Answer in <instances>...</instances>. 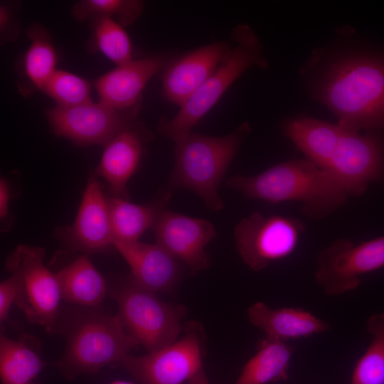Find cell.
Listing matches in <instances>:
<instances>
[{
	"label": "cell",
	"mask_w": 384,
	"mask_h": 384,
	"mask_svg": "<svg viewBox=\"0 0 384 384\" xmlns=\"http://www.w3.org/2000/svg\"><path fill=\"white\" fill-rule=\"evenodd\" d=\"M226 183L248 198L300 202L302 213L311 220L327 217L349 197L330 173L306 158L277 164L255 176L235 175Z\"/></svg>",
	"instance_id": "obj_1"
},
{
	"label": "cell",
	"mask_w": 384,
	"mask_h": 384,
	"mask_svg": "<svg viewBox=\"0 0 384 384\" xmlns=\"http://www.w3.org/2000/svg\"><path fill=\"white\" fill-rule=\"evenodd\" d=\"M316 95L352 131L384 128V61L348 56L334 62L320 80Z\"/></svg>",
	"instance_id": "obj_2"
},
{
	"label": "cell",
	"mask_w": 384,
	"mask_h": 384,
	"mask_svg": "<svg viewBox=\"0 0 384 384\" xmlns=\"http://www.w3.org/2000/svg\"><path fill=\"white\" fill-rule=\"evenodd\" d=\"M251 130L250 123L245 122L221 137L191 133L175 144V163L169 184L175 188L196 193L208 209L221 210L224 202L218 195V188Z\"/></svg>",
	"instance_id": "obj_3"
},
{
	"label": "cell",
	"mask_w": 384,
	"mask_h": 384,
	"mask_svg": "<svg viewBox=\"0 0 384 384\" xmlns=\"http://www.w3.org/2000/svg\"><path fill=\"white\" fill-rule=\"evenodd\" d=\"M231 46L211 75L180 106L171 119L162 117L158 131L175 144L183 141L195 125L217 103L230 86L247 69H266L268 63L261 43L247 25L236 26Z\"/></svg>",
	"instance_id": "obj_4"
},
{
	"label": "cell",
	"mask_w": 384,
	"mask_h": 384,
	"mask_svg": "<svg viewBox=\"0 0 384 384\" xmlns=\"http://www.w3.org/2000/svg\"><path fill=\"white\" fill-rule=\"evenodd\" d=\"M61 329L65 349L56 366L69 380L95 374L110 363L117 364L139 345L117 314H107L95 308L78 311Z\"/></svg>",
	"instance_id": "obj_5"
},
{
	"label": "cell",
	"mask_w": 384,
	"mask_h": 384,
	"mask_svg": "<svg viewBox=\"0 0 384 384\" xmlns=\"http://www.w3.org/2000/svg\"><path fill=\"white\" fill-rule=\"evenodd\" d=\"M156 293L136 284L128 276L114 284L110 294L117 303V316L127 331L148 353L178 338L186 308L160 299Z\"/></svg>",
	"instance_id": "obj_6"
},
{
	"label": "cell",
	"mask_w": 384,
	"mask_h": 384,
	"mask_svg": "<svg viewBox=\"0 0 384 384\" xmlns=\"http://www.w3.org/2000/svg\"><path fill=\"white\" fill-rule=\"evenodd\" d=\"M44 257L43 248L20 245L8 256L6 267L17 279L16 306L30 323L51 333L60 318L62 297L56 274L45 265Z\"/></svg>",
	"instance_id": "obj_7"
},
{
	"label": "cell",
	"mask_w": 384,
	"mask_h": 384,
	"mask_svg": "<svg viewBox=\"0 0 384 384\" xmlns=\"http://www.w3.org/2000/svg\"><path fill=\"white\" fill-rule=\"evenodd\" d=\"M183 330L172 343L144 356L128 354L117 365L141 384H188L203 368L204 340L197 322L183 324Z\"/></svg>",
	"instance_id": "obj_8"
},
{
	"label": "cell",
	"mask_w": 384,
	"mask_h": 384,
	"mask_svg": "<svg viewBox=\"0 0 384 384\" xmlns=\"http://www.w3.org/2000/svg\"><path fill=\"white\" fill-rule=\"evenodd\" d=\"M304 230V225L296 218L266 216L255 211L238 223L234 237L242 261L259 272L292 255Z\"/></svg>",
	"instance_id": "obj_9"
},
{
	"label": "cell",
	"mask_w": 384,
	"mask_h": 384,
	"mask_svg": "<svg viewBox=\"0 0 384 384\" xmlns=\"http://www.w3.org/2000/svg\"><path fill=\"white\" fill-rule=\"evenodd\" d=\"M315 279L329 296L356 289L361 276L384 267V236L355 245L341 238L317 256Z\"/></svg>",
	"instance_id": "obj_10"
},
{
	"label": "cell",
	"mask_w": 384,
	"mask_h": 384,
	"mask_svg": "<svg viewBox=\"0 0 384 384\" xmlns=\"http://www.w3.org/2000/svg\"><path fill=\"white\" fill-rule=\"evenodd\" d=\"M341 127L326 169L349 196L363 194L372 182L384 180V143L373 134Z\"/></svg>",
	"instance_id": "obj_11"
},
{
	"label": "cell",
	"mask_w": 384,
	"mask_h": 384,
	"mask_svg": "<svg viewBox=\"0 0 384 384\" xmlns=\"http://www.w3.org/2000/svg\"><path fill=\"white\" fill-rule=\"evenodd\" d=\"M141 104L117 110L99 101L70 107L55 106L46 111L52 132L78 146H104L119 131L137 118Z\"/></svg>",
	"instance_id": "obj_12"
},
{
	"label": "cell",
	"mask_w": 384,
	"mask_h": 384,
	"mask_svg": "<svg viewBox=\"0 0 384 384\" xmlns=\"http://www.w3.org/2000/svg\"><path fill=\"white\" fill-rule=\"evenodd\" d=\"M152 228L156 243L184 263L192 273L209 267L210 259L205 247L217 235L210 221L166 209Z\"/></svg>",
	"instance_id": "obj_13"
},
{
	"label": "cell",
	"mask_w": 384,
	"mask_h": 384,
	"mask_svg": "<svg viewBox=\"0 0 384 384\" xmlns=\"http://www.w3.org/2000/svg\"><path fill=\"white\" fill-rule=\"evenodd\" d=\"M152 139L151 132L137 118L103 146L94 173L107 181L112 197L128 199L127 183L138 169Z\"/></svg>",
	"instance_id": "obj_14"
},
{
	"label": "cell",
	"mask_w": 384,
	"mask_h": 384,
	"mask_svg": "<svg viewBox=\"0 0 384 384\" xmlns=\"http://www.w3.org/2000/svg\"><path fill=\"white\" fill-rule=\"evenodd\" d=\"M57 233L75 250L94 252L113 246L107 198L94 172L88 178L74 223Z\"/></svg>",
	"instance_id": "obj_15"
},
{
	"label": "cell",
	"mask_w": 384,
	"mask_h": 384,
	"mask_svg": "<svg viewBox=\"0 0 384 384\" xmlns=\"http://www.w3.org/2000/svg\"><path fill=\"white\" fill-rule=\"evenodd\" d=\"M230 47L223 41L212 43L166 63L161 76L166 100L180 107L211 75Z\"/></svg>",
	"instance_id": "obj_16"
},
{
	"label": "cell",
	"mask_w": 384,
	"mask_h": 384,
	"mask_svg": "<svg viewBox=\"0 0 384 384\" xmlns=\"http://www.w3.org/2000/svg\"><path fill=\"white\" fill-rule=\"evenodd\" d=\"M166 65V57L155 55L117 65L95 80L99 101L117 110L136 107L146 85Z\"/></svg>",
	"instance_id": "obj_17"
},
{
	"label": "cell",
	"mask_w": 384,
	"mask_h": 384,
	"mask_svg": "<svg viewBox=\"0 0 384 384\" xmlns=\"http://www.w3.org/2000/svg\"><path fill=\"white\" fill-rule=\"evenodd\" d=\"M113 247L131 268L129 277L153 292H169L183 277L179 261L158 244L114 241Z\"/></svg>",
	"instance_id": "obj_18"
},
{
	"label": "cell",
	"mask_w": 384,
	"mask_h": 384,
	"mask_svg": "<svg viewBox=\"0 0 384 384\" xmlns=\"http://www.w3.org/2000/svg\"><path fill=\"white\" fill-rule=\"evenodd\" d=\"M247 317L265 336L285 342L325 333L331 329L329 323L302 308L270 309L261 302L248 309Z\"/></svg>",
	"instance_id": "obj_19"
},
{
	"label": "cell",
	"mask_w": 384,
	"mask_h": 384,
	"mask_svg": "<svg viewBox=\"0 0 384 384\" xmlns=\"http://www.w3.org/2000/svg\"><path fill=\"white\" fill-rule=\"evenodd\" d=\"M30 44L15 63L17 87L21 95L28 97L42 91L55 72L58 53L50 32L38 23L26 31Z\"/></svg>",
	"instance_id": "obj_20"
},
{
	"label": "cell",
	"mask_w": 384,
	"mask_h": 384,
	"mask_svg": "<svg viewBox=\"0 0 384 384\" xmlns=\"http://www.w3.org/2000/svg\"><path fill=\"white\" fill-rule=\"evenodd\" d=\"M171 197L170 191L163 190L146 204H136L122 198H108L114 241H137L144 232L153 228Z\"/></svg>",
	"instance_id": "obj_21"
},
{
	"label": "cell",
	"mask_w": 384,
	"mask_h": 384,
	"mask_svg": "<svg viewBox=\"0 0 384 384\" xmlns=\"http://www.w3.org/2000/svg\"><path fill=\"white\" fill-rule=\"evenodd\" d=\"M282 129L284 134L306 159L324 169L336 146L341 127L338 123L299 117L285 122Z\"/></svg>",
	"instance_id": "obj_22"
},
{
	"label": "cell",
	"mask_w": 384,
	"mask_h": 384,
	"mask_svg": "<svg viewBox=\"0 0 384 384\" xmlns=\"http://www.w3.org/2000/svg\"><path fill=\"white\" fill-rule=\"evenodd\" d=\"M62 299L84 307L97 308L105 299L106 282L86 255L56 273Z\"/></svg>",
	"instance_id": "obj_23"
},
{
	"label": "cell",
	"mask_w": 384,
	"mask_h": 384,
	"mask_svg": "<svg viewBox=\"0 0 384 384\" xmlns=\"http://www.w3.org/2000/svg\"><path fill=\"white\" fill-rule=\"evenodd\" d=\"M294 351V347L287 342L264 336L233 384H266L287 380Z\"/></svg>",
	"instance_id": "obj_24"
},
{
	"label": "cell",
	"mask_w": 384,
	"mask_h": 384,
	"mask_svg": "<svg viewBox=\"0 0 384 384\" xmlns=\"http://www.w3.org/2000/svg\"><path fill=\"white\" fill-rule=\"evenodd\" d=\"M46 363L26 339L0 336V378L2 384H29Z\"/></svg>",
	"instance_id": "obj_25"
},
{
	"label": "cell",
	"mask_w": 384,
	"mask_h": 384,
	"mask_svg": "<svg viewBox=\"0 0 384 384\" xmlns=\"http://www.w3.org/2000/svg\"><path fill=\"white\" fill-rule=\"evenodd\" d=\"M89 21L91 36L87 49L90 53L100 52L117 65L133 59L130 38L120 23L107 16H96Z\"/></svg>",
	"instance_id": "obj_26"
},
{
	"label": "cell",
	"mask_w": 384,
	"mask_h": 384,
	"mask_svg": "<svg viewBox=\"0 0 384 384\" xmlns=\"http://www.w3.org/2000/svg\"><path fill=\"white\" fill-rule=\"evenodd\" d=\"M366 330L373 338L353 368L351 384H384V312L371 315Z\"/></svg>",
	"instance_id": "obj_27"
},
{
	"label": "cell",
	"mask_w": 384,
	"mask_h": 384,
	"mask_svg": "<svg viewBox=\"0 0 384 384\" xmlns=\"http://www.w3.org/2000/svg\"><path fill=\"white\" fill-rule=\"evenodd\" d=\"M143 9L144 3L137 0H81L73 6L71 13L78 21L107 16L124 27L132 25Z\"/></svg>",
	"instance_id": "obj_28"
},
{
	"label": "cell",
	"mask_w": 384,
	"mask_h": 384,
	"mask_svg": "<svg viewBox=\"0 0 384 384\" xmlns=\"http://www.w3.org/2000/svg\"><path fill=\"white\" fill-rule=\"evenodd\" d=\"M91 82L87 79L66 70H56L42 92L52 98L56 106L70 107L90 101Z\"/></svg>",
	"instance_id": "obj_29"
},
{
	"label": "cell",
	"mask_w": 384,
	"mask_h": 384,
	"mask_svg": "<svg viewBox=\"0 0 384 384\" xmlns=\"http://www.w3.org/2000/svg\"><path fill=\"white\" fill-rule=\"evenodd\" d=\"M19 7L14 3H4L0 6L1 42H13L18 37L21 26L17 17Z\"/></svg>",
	"instance_id": "obj_30"
},
{
	"label": "cell",
	"mask_w": 384,
	"mask_h": 384,
	"mask_svg": "<svg viewBox=\"0 0 384 384\" xmlns=\"http://www.w3.org/2000/svg\"><path fill=\"white\" fill-rule=\"evenodd\" d=\"M18 294V282L16 276L10 277L0 283V321H9V314L13 304H15Z\"/></svg>",
	"instance_id": "obj_31"
},
{
	"label": "cell",
	"mask_w": 384,
	"mask_h": 384,
	"mask_svg": "<svg viewBox=\"0 0 384 384\" xmlns=\"http://www.w3.org/2000/svg\"><path fill=\"white\" fill-rule=\"evenodd\" d=\"M11 197V188L7 179L0 180V219L1 230L6 232L9 230L14 222L9 212V202Z\"/></svg>",
	"instance_id": "obj_32"
},
{
	"label": "cell",
	"mask_w": 384,
	"mask_h": 384,
	"mask_svg": "<svg viewBox=\"0 0 384 384\" xmlns=\"http://www.w3.org/2000/svg\"><path fill=\"white\" fill-rule=\"evenodd\" d=\"M188 384H210L206 373L202 368L195 373L188 380Z\"/></svg>",
	"instance_id": "obj_33"
},
{
	"label": "cell",
	"mask_w": 384,
	"mask_h": 384,
	"mask_svg": "<svg viewBox=\"0 0 384 384\" xmlns=\"http://www.w3.org/2000/svg\"><path fill=\"white\" fill-rule=\"evenodd\" d=\"M109 384H135V383H131V382H129V381H126V380H114V381L110 383Z\"/></svg>",
	"instance_id": "obj_34"
},
{
	"label": "cell",
	"mask_w": 384,
	"mask_h": 384,
	"mask_svg": "<svg viewBox=\"0 0 384 384\" xmlns=\"http://www.w3.org/2000/svg\"><path fill=\"white\" fill-rule=\"evenodd\" d=\"M29 384H31V383H29Z\"/></svg>",
	"instance_id": "obj_35"
}]
</instances>
